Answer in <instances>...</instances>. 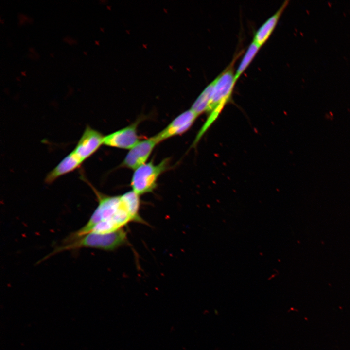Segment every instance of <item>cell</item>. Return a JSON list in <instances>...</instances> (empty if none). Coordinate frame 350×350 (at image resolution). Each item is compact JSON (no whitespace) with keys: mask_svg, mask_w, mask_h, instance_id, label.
I'll return each instance as SVG.
<instances>
[{"mask_svg":"<svg viewBox=\"0 0 350 350\" xmlns=\"http://www.w3.org/2000/svg\"><path fill=\"white\" fill-rule=\"evenodd\" d=\"M81 175V178L88 183L94 192L98 205L87 223L70 236L77 237L88 233L100 223L103 224L107 231L113 232L123 228L130 222H135L123 194L117 196L105 194L97 190L83 175Z\"/></svg>","mask_w":350,"mask_h":350,"instance_id":"cell-1","label":"cell"},{"mask_svg":"<svg viewBox=\"0 0 350 350\" xmlns=\"http://www.w3.org/2000/svg\"><path fill=\"white\" fill-rule=\"evenodd\" d=\"M234 63V61L212 81L213 87L211 98L207 112L208 116L194 139L196 143L199 142L231 98L237 81L233 69Z\"/></svg>","mask_w":350,"mask_h":350,"instance_id":"cell-2","label":"cell"},{"mask_svg":"<svg viewBox=\"0 0 350 350\" xmlns=\"http://www.w3.org/2000/svg\"><path fill=\"white\" fill-rule=\"evenodd\" d=\"M127 242L126 232L123 228L106 234L90 232L77 237L69 236L62 245L55 248L45 259L61 252L82 248L112 251Z\"/></svg>","mask_w":350,"mask_h":350,"instance_id":"cell-3","label":"cell"},{"mask_svg":"<svg viewBox=\"0 0 350 350\" xmlns=\"http://www.w3.org/2000/svg\"><path fill=\"white\" fill-rule=\"evenodd\" d=\"M170 163L167 158L156 164L151 160L134 170L130 183L132 191L140 196L152 192L160 175L170 168Z\"/></svg>","mask_w":350,"mask_h":350,"instance_id":"cell-4","label":"cell"},{"mask_svg":"<svg viewBox=\"0 0 350 350\" xmlns=\"http://www.w3.org/2000/svg\"><path fill=\"white\" fill-rule=\"evenodd\" d=\"M141 121V118H139L129 125L104 136L103 145L130 150L140 140L138 135V127Z\"/></svg>","mask_w":350,"mask_h":350,"instance_id":"cell-5","label":"cell"},{"mask_svg":"<svg viewBox=\"0 0 350 350\" xmlns=\"http://www.w3.org/2000/svg\"><path fill=\"white\" fill-rule=\"evenodd\" d=\"M158 143L154 136L140 140L129 150L121 163V167L135 170L146 163Z\"/></svg>","mask_w":350,"mask_h":350,"instance_id":"cell-6","label":"cell"},{"mask_svg":"<svg viewBox=\"0 0 350 350\" xmlns=\"http://www.w3.org/2000/svg\"><path fill=\"white\" fill-rule=\"evenodd\" d=\"M104 138L100 132L87 125L72 151L84 162L103 145Z\"/></svg>","mask_w":350,"mask_h":350,"instance_id":"cell-7","label":"cell"},{"mask_svg":"<svg viewBox=\"0 0 350 350\" xmlns=\"http://www.w3.org/2000/svg\"><path fill=\"white\" fill-rule=\"evenodd\" d=\"M198 116L191 108L186 110L154 136L159 143L170 138L181 135L192 127Z\"/></svg>","mask_w":350,"mask_h":350,"instance_id":"cell-8","label":"cell"},{"mask_svg":"<svg viewBox=\"0 0 350 350\" xmlns=\"http://www.w3.org/2000/svg\"><path fill=\"white\" fill-rule=\"evenodd\" d=\"M84 161L72 151L49 172L45 178L47 184L53 183L60 177L80 167Z\"/></svg>","mask_w":350,"mask_h":350,"instance_id":"cell-9","label":"cell"},{"mask_svg":"<svg viewBox=\"0 0 350 350\" xmlns=\"http://www.w3.org/2000/svg\"><path fill=\"white\" fill-rule=\"evenodd\" d=\"M288 3V1H284L279 9L257 30L253 39L254 42L261 47L266 42L274 30Z\"/></svg>","mask_w":350,"mask_h":350,"instance_id":"cell-10","label":"cell"},{"mask_svg":"<svg viewBox=\"0 0 350 350\" xmlns=\"http://www.w3.org/2000/svg\"><path fill=\"white\" fill-rule=\"evenodd\" d=\"M212 87L213 83L211 82L204 88L192 104L191 109L198 116L207 112L210 103Z\"/></svg>","mask_w":350,"mask_h":350,"instance_id":"cell-11","label":"cell"},{"mask_svg":"<svg viewBox=\"0 0 350 350\" xmlns=\"http://www.w3.org/2000/svg\"><path fill=\"white\" fill-rule=\"evenodd\" d=\"M260 48L261 47L253 41L250 44L235 72V77L236 81L246 70Z\"/></svg>","mask_w":350,"mask_h":350,"instance_id":"cell-12","label":"cell"},{"mask_svg":"<svg viewBox=\"0 0 350 350\" xmlns=\"http://www.w3.org/2000/svg\"><path fill=\"white\" fill-rule=\"evenodd\" d=\"M18 18L19 20L18 23L20 25L23 24L25 21H27L29 23H31L33 21L31 18H29L27 15L21 13H18Z\"/></svg>","mask_w":350,"mask_h":350,"instance_id":"cell-13","label":"cell"},{"mask_svg":"<svg viewBox=\"0 0 350 350\" xmlns=\"http://www.w3.org/2000/svg\"><path fill=\"white\" fill-rule=\"evenodd\" d=\"M63 40L69 44H76L77 42L75 39H74L69 36H67L64 37Z\"/></svg>","mask_w":350,"mask_h":350,"instance_id":"cell-14","label":"cell"},{"mask_svg":"<svg viewBox=\"0 0 350 350\" xmlns=\"http://www.w3.org/2000/svg\"><path fill=\"white\" fill-rule=\"evenodd\" d=\"M28 55L30 58H31L32 59L35 58L34 56L31 53H29Z\"/></svg>","mask_w":350,"mask_h":350,"instance_id":"cell-15","label":"cell"},{"mask_svg":"<svg viewBox=\"0 0 350 350\" xmlns=\"http://www.w3.org/2000/svg\"><path fill=\"white\" fill-rule=\"evenodd\" d=\"M20 73H21V74L22 75H24V76H26V71H21Z\"/></svg>","mask_w":350,"mask_h":350,"instance_id":"cell-16","label":"cell"},{"mask_svg":"<svg viewBox=\"0 0 350 350\" xmlns=\"http://www.w3.org/2000/svg\"><path fill=\"white\" fill-rule=\"evenodd\" d=\"M16 79L17 80H18V81H19V80H20V78H19V77L18 76L16 77Z\"/></svg>","mask_w":350,"mask_h":350,"instance_id":"cell-17","label":"cell"},{"mask_svg":"<svg viewBox=\"0 0 350 350\" xmlns=\"http://www.w3.org/2000/svg\"><path fill=\"white\" fill-rule=\"evenodd\" d=\"M83 52H84V53L85 54H86V55L87 54V52L86 51H83Z\"/></svg>","mask_w":350,"mask_h":350,"instance_id":"cell-18","label":"cell"},{"mask_svg":"<svg viewBox=\"0 0 350 350\" xmlns=\"http://www.w3.org/2000/svg\"><path fill=\"white\" fill-rule=\"evenodd\" d=\"M50 55H51L52 57H53V53H50Z\"/></svg>","mask_w":350,"mask_h":350,"instance_id":"cell-19","label":"cell"}]
</instances>
